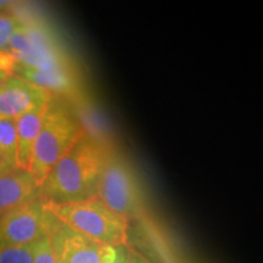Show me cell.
I'll return each instance as SVG.
<instances>
[{"mask_svg": "<svg viewBox=\"0 0 263 263\" xmlns=\"http://www.w3.org/2000/svg\"><path fill=\"white\" fill-rule=\"evenodd\" d=\"M97 197L128 223L139 219L145 210V199L136 168L127 156L112 146L108 149L101 171Z\"/></svg>", "mask_w": 263, "mask_h": 263, "instance_id": "277c9868", "label": "cell"}, {"mask_svg": "<svg viewBox=\"0 0 263 263\" xmlns=\"http://www.w3.org/2000/svg\"><path fill=\"white\" fill-rule=\"evenodd\" d=\"M14 74L38 85L51 95H71L76 93L78 88L77 78L71 70V66L48 71L17 67Z\"/></svg>", "mask_w": 263, "mask_h": 263, "instance_id": "30bf717a", "label": "cell"}, {"mask_svg": "<svg viewBox=\"0 0 263 263\" xmlns=\"http://www.w3.org/2000/svg\"><path fill=\"white\" fill-rule=\"evenodd\" d=\"M51 100L47 90L12 74L0 87V118H17Z\"/></svg>", "mask_w": 263, "mask_h": 263, "instance_id": "8992f818", "label": "cell"}, {"mask_svg": "<svg viewBox=\"0 0 263 263\" xmlns=\"http://www.w3.org/2000/svg\"><path fill=\"white\" fill-rule=\"evenodd\" d=\"M39 197V186L29 172L9 170L0 174V216Z\"/></svg>", "mask_w": 263, "mask_h": 263, "instance_id": "ba28073f", "label": "cell"}, {"mask_svg": "<svg viewBox=\"0 0 263 263\" xmlns=\"http://www.w3.org/2000/svg\"><path fill=\"white\" fill-rule=\"evenodd\" d=\"M81 121L64 105L51 100L35 141L29 173L41 186L59 161L85 137Z\"/></svg>", "mask_w": 263, "mask_h": 263, "instance_id": "7a4b0ae2", "label": "cell"}, {"mask_svg": "<svg viewBox=\"0 0 263 263\" xmlns=\"http://www.w3.org/2000/svg\"><path fill=\"white\" fill-rule=\"evenodd\" d=\"M132 249L126 245L104 246L101 263H129Z\"/></svg>", "mask_w": 263, "mask_h": 263, "instance_id": "5bb4252c", "label": "cell"}, {"mask_svg": "<svg viewBox=\"0 0 263 263\" xmlns=\"http://www.w3.org/2000/svg\"><path fill=\"white\" fill-rule=\"evenodd\" d=\"M60 221L41 197L0 216V245L26 246L49 238Z\"/></svg>", "mask_w": 263, "mask_h": 263, "instance_id": "5b68a950", "label": "cell"}, {"mask_svg": "<svg viewBox=\"0 0 263 263\" xmlns=\"http://www.w3.org/2000/svg\"><path fill=\"white\" fill-rule=\"evenodd\" d=\"M34 244L26 246L0 245V263H33Z\"/></svg>", "mask_w": 263, "mask_h": 263, "instance_id": "7c38bea8", "label": "cell"}, {"mask_svg": "<svg viewBox=\"0 0 263 263\" xmlns=\"http://www.w3.org/2000/svg\"><path fill=\"white\" fill-rule=\"evenodd\" d=\"M9 77H10V74L6 73L4 70H2V68H0V87L5 83V81L8 80Z\"/></svg>", "mask_w": 263, "mask_h": 263, "instance_id": "ac0fdd59", "label": "cell"}, {"mask_svg": "<svg viewBox=\"0 0 263 263\" xmlns=\"http://www.w3.org/2000/svg\"><path fill=\"white\" fill-rule=\"evenodd\" d=\"M51 103V101H50ZM44 104L33 108L29 112L22 115L16 121V129H17V168L29 172L34 151L35 141L41 132L43 120L47 112L49 105Z\"/></svg>", "mask_w": 263, "mask_h": 263, "instance_id": "9c48e42d", "label": "cell"}, {"mask_svg": "<svg viewBox=\"0 0 263 263\" xmlns=\"http://www.w3.org/2000/svg\"><path fill=\"white\" fill-rule=\"evenodd\" d=\"M0 153L10 168H17V129L15 118H0Z\"/></svg>", "mask_w": 263, "mask_h": 263, "instance_id": "8fae6325", "label": "cell"}, {"mask_svg": "<svg viewBox=\"0 0 263 263\" xmlns=\"http://www.w3.org/2000/svg\"><path fill=\"white\" fill-rule=\"evenodd\" d=\"M33 263H58L57 255L52 248L50 236L39 240L34 244Z\"/></svg>", "mask_w": 263, "mask_h": 263, "instance_id": "9a60e30c", "label": "cell"}, {"mask_svg": "<svg viewBox=\"0 0 263 263\" xmlns=\"http://www.w3.org/2000/svg\"><path fill=\"white\" fill-rule=\"evenodd\" d=\"M58 263H101L103 245L78 234L60 222L50 235Z\"/></svg>", "mask_w": 263, "mask_h": 263, "instance_id": "52a82bcc", "label": "cell"}, {"mask_svg": "<svg viewBox=\"0 0 263 263\" xmlns=\"http://www.w3.org/2000/svg\"><path fill=\"white\" fill-rule=\"evenodd\" d=\"M9 170H12V168H10V166L8 164V162L5 161L4 156H3L2 153H0V174H3Z\"/></svg>", "mask_w": 263, "mask_h": 263, "instance_id": "e0dca14e", "label": "cell"}, {"mask_svg": "<svg viewBox=\"0 0 263 263\" xmlns=\"http://www.w3.org/2000/svg\"><path fill=\"white\" fill-rule=\"evenodd\" d=\"M110 145L88 134L55 164L39 186L44 203H70L97 197L105 160Z\"/></svg>", "mask_w": 263, "mask_h": 263, "instance_id": "6da1fadb", "label": "cell"}, {"mask_svg": "<svg viewBox=\"0 0 263 263\" xmlns=\"http://www.w3.org/2000/svg\"><path fill=\"white\" fill-rule=\"evenodd\" d=\"M11 2H0V8H9L11 6Z\"/></svg>", "mask_w": 263, "mask_h": 263, "instance_id": "d6986e66", "label": "cell"}, {"mask_svg": "<svg viewBox=\"0 0 263 263\" xmlns=\"http://www.w3.org/2000/svg\"><path fill=\"white\" fill-rule=\"evenodd\" d=\"M129 263H149V262H147L144 257H141V256L138 254V252H136L133 249H132Z\"/></svg>", "mask_w": 263, "mask_h": 263, "instance_id": "2e32d148", "label": "cell"}, {"mask_svg": "<svg viewBox=\"0 0 263 263\" xmlns=\"http://www.w3.org/2000/svg\"><path fill=\"white\" fill-rule=\"evenodd\" d=\"M22 25L24 22L15 12L0 11V52L8 48L12 35Z\"/></svg>", "mask_w": 263, "mask_h": 263, "instance_id": "4fadbf2b", "label": "cell"}, {"mask_svg": "<svg viewBox=\"0 0 263 263\" xmlns=\"http://www.w3.org/2000/svg\"><path fill=\"white\" fill-rule=\"evenodd\" d=\"M62 224L103 246L128 244V223L98 197L70 203H45Z\"/></svg>", "mask_w": 263, "mask_h": 263, "instance_id": "3957f363", "label": "cell"}]
</instances>
